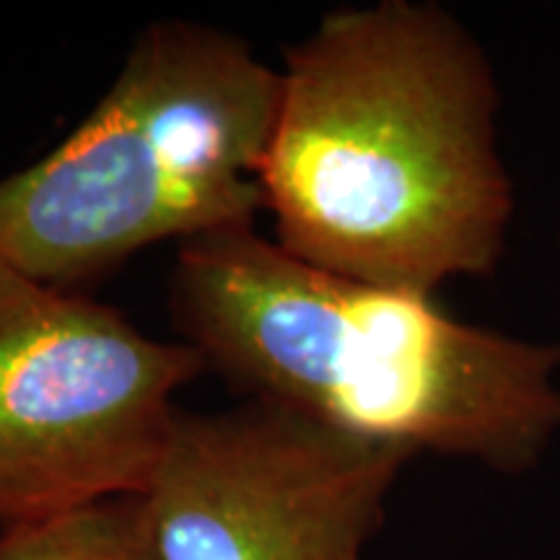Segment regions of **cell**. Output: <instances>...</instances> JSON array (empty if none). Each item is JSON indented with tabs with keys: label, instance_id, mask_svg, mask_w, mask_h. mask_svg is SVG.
Listing matches in <instances>:
<instances>
[{
	"label": "cell",
	"instance_id": "cell-6",
	"mask_svg": "<svg viewBox=\"0 0 560 560\" xmlns=\"http://www.w3.org/2000/svg\"><path fill=\"white\" fill-rule=\"evenodd\" d=\"M0 560H161L138 495L0 527Z\"/></svg>",
	"mask_w": 560,
	"mask_h": 560
},
{
	"label": "cell",
	"instance_id": "cell-5",
	"mask_svg": "<svg viewBox=\"0 0 560 560\" xmlns=\"http://www.w3.org/2000/svg\"><path fill=\"white\" fill-rule=\"evenodd\" d=\"M412 457L268 400L179 410L138 499L161 560H363Z\"/></svg>",
	"mask_w": 560,
	"mask_h": 560
},
{
	"label": "cell",
	"instance_id": "cell-2",
	"mask_svg": "<svg viewBox=\"0 0 560 560\" xmlns=\"http://www.w3.org/2000/svg\"><path fill=\"white\" fill-rule=\"evenodd\" d=\"M170 312L179 340L249 400L355 436L503 475L535 470L560 436V340L317 270L255 226L182 244Z\"/></svg>",
	"mask_w": 560,
	"mask_h": 560
},
{
	"label": "cell",
	"instance_id": "cell-3",
	"mask_svg": "<svg viewBox=\"0 0 560 560\" xmlns=\"http://www.w3.org/2000/svg\"><path fill=\"white\" fill-rule=\"evenodd\" d=\"M278 100L247 39L145 26L86 120L0 179V268L75 291L153 244L252 229Z\"/></svg>",
	"mask_w": 560,
	"mask_h": 560
},
{
	"label": "cell",
	"instance_id": "cell-1",
	"mask_svg": "<svg viewBox=\"0 0 560 560\" xmlns=\"http://www.w3.org/2000/svg\"><path fill=\"white\" fill-rule=\"evenodd\" d=\"M499 112L486 50L444 5L325 13L280 68L262 170L272 242L392 289L493 276L516 213Z\"/></svg>",
	"mask_w": 560,
	"mask_h": 560
},
{
	"label": "cell",
	"instance_id": "cell-4",
	"mask_svg": "<svg viewBox=\"0 0 560 560\" xmlns=\"http://www.w3.org/2000/svg\"><path fill=\"white\" fill-rule=\"evenodd\" d=\"M202 371L187 342L0 268V527L143 493Z\"/></svg>",
	"mask_w": 560,
	"mask_h": 560
}]
</instances>
